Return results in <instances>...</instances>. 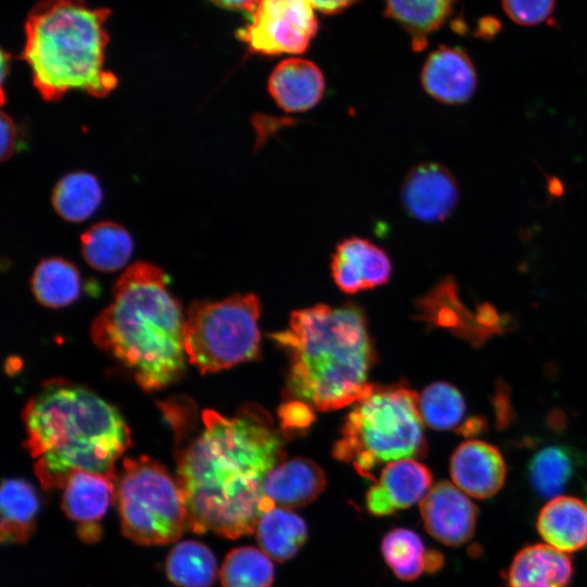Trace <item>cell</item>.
I'll return each instance as SVG.
<instances>
[{
	"mask_svg": "<svg viewBox=\"0 0 587 587\" xmlns=\"http://www.w3.org/2000/svg\"><path fill=\"white\" fill-rule=\"evenodd\" d=\"M285 460L284 439L261 409L233 417L205 410L202 428L177 457L188 528L235 539L254 533L274 505L264 495L266 474Z\"/></svg>",
	"mask_w": 587,
	"mask_h": 587,
	"instance_id": "6da1fadb",
	"label": "cell"
},
{
	"mask_svg": "<svg viewBox=\"0 0 587 587\" xmlns=\"http://www.w3.org/2000/svg\"><path fill=\"white\" fill-rule=\"evenodd\" d=\"M184 322L166 274L136 262L116 280L112 300L92 322L90 334L97 347L152 391L173 384L186 370Z\"/></svg>",
	"mask_w": 587,
	"mask_h": 587,
	"instance_id": "7a4b0ae2",
	"label": "cell"
},
{
	"mask_svg": "<svg viewBox=\"0 0 587 587\" xmlns=\"http://www.w3.org/2000/svg\"><path fill=\"white\" fill-rule=\"evenodd\" d=\"M26 448L46 489L63 488L77 470L116 476L115 463L130 446L123 416L89 389L51 382L25 407Z\"/></svg>",
	"mask_w": 587,
	"mask_h": 587,
	"instance_id": "3957f363",
	"label": "cell"
},
{
	"mask_svg": "<svg viewBox=\"0 0 587 587\" xmlns=\"http://www.w3.org/2000/svg\"><path fill=\"white\" fill-rule=\"evenodd\" d=\"M271 337L287 353V392L320 411L341 409L365 392L373 348L363 312L317 304L294 311Z\"/></svg>",
	"mask_w": 587,
	"mask_h": 587,
	"instance_id": "277c9868",
	"label": "cell"
},
{
	"mask_svg": "<svg viewBox=\"0 0 587 587\" xmlns=\"http://www.w3.org/2000/svg\"><path fill=\"white\" fill-rule=\"evenodd\" d=\"M110 10L85 0H38L25 22L21 58L29 65L33 84L46 101L68 90L102 98L117 85L104 68Z\"/></svg>",
	"mask_w": 587,
	"mask_h": 587,
	"instance_id": "5b68a950",
	"label": "cell"
},
{
	"mask_svg": "<svg viewBox=\"0 0 587 587\" xmlns=\"http://www.w3.org/2000/svg\"><path fill=\"white\" fill-rule=\"evenodd\" d=\"M422 422L413 390L370 385L349 412L333 455L367 477L382 463L425 453Z\"/></svg>",
	"mask_w": 587,
	"mask_h": 587,
	"instance_id": "8992f818",
	"label": "cell"
},
{
	"mask_svg": "<svg viewBox=\"0 0 587 587\" xmlns=\"http://www.w3.org/2000/svg\"><path fill=\"white\" fill-rule=\"evenodd\" d=\"M115 500L122 529L135 542L170 544L188 527L186 499L177 477L149 457L124 460Z\"/></svg>",
	"mask_w": 587,
	"mask_h": 587,
	"instance_id": "52a82bcc",
	"label": "cell"
},
{
	"mask_svg": "<svg viewBox=\"0 0 587 587\" xmlns=\"http://www.w3.org/2000/svg\"><path fill=\"white\" fill-rule=\"evenodd\" d=\"M259 316L260 301L253 294L193 302L184 322L188 362L207 374L255 359L261 338Z\"/></svg>",
	"mask_w": 587,
	"mask_h": 587,
	"instance_id": "ba28073f",
	"label": "cell"
},
{
	"mask_svg": "<svg viewBox=\"0 0 587 587\" xmlns=\"http://www.w3.org/2000/svg\"><path fill=\"white\" fill-rule=\"evenodd\" d=\"M310 0H259L237 37L253 54L303 53L317 30Z\"/></svg>",
	"mask_w": 587,
	"mask_h": 587,
	"instance_id": "9c48e42d",
	"label": "cell"
},
{
	"mask_svg": "<svg viewBox=\"0 0 587 587\" xmlns=\"http://www.w3.org/2000/svg\"><path fill=\"white\" fill-rule=\"evenodd\" d=\"M419 303L425 320L451 329L476 346L503 333L507 326L505 319L489 303L480 304L476 311L467 310L451 277L438 283Z\"/></svg>",
	"mask_w": 587,
	"mask_h": 587,
	"instance_id": "30bf717a",
	"label": "cell"
},
{
	"mask_svg": "<svg viewBox=\"0 0 587 587\" xmlns=\"http://www.w3.org/2000/svg\"><path fill=\"white\" fill-rule=\"evenodd\" d=\"M420 511L428 534L446 546H462L474 535L477 507L454 484L433 486L421 500Z\"/></svg>",
	"mask_w": 587,
	"mask_h": 587,
	"instance_id": "8fae6325",
	"label": "cell"
},
{
	"mask_svg": "<svg viewBox=\"0 0 587 587\" xmlns=\"http://www.w3.org/2000/svg\"><path fill=\"white\" fill-rule=\"evenodd\" d=\"M459 190L451 172L438 163H421L408 173L401 187L407 213L422 222H440L457 205Z\"/></svg>",
	"mask_w": 587,
	"mask_h": 587,
	"instance_id": "7c38bea8",
	"label": "cell"
},
{
	"mask_svg": "<svg viewBox=\"0 0 587 587\" xmlns=\"http://www.w3.org/2000/svg\"><path fill=\"white\" fill-rule=\"evenodd\" d=\"M430 471L413 459L388 463L366 492L369 512L375 516L390 515L421 501L430 489Z\"/></svg>",
	"mask_w": 587,
	"mask_h": 587,
	"instance_id": "4fadbf2b",
	"label": "cell"
},
{
	"mask_svg": "<svg viewBox=\"0 0 587 587\" xmlns=\"http://www.w3.org/2000/svg\"><path fill=\"white\" fill-rule=\"evenodd\" d=\"M330 270L341 291L355 294L387 283L391 262L388 254L369 239L349 237L337 245Z\"/></svg>",
	"mask_w": 587,
	"mask_h": 587,
	"instance_id": "5bb4252c",
	"label": "cell"
},
{
	"mask_svg": "<svg viewBox=\"0 0 587 587\" xmlns=\"http://www.w3.org/2000/svg\"><path fill=\"white\" fill-rule=\"evenodd\" d=\"M505 473L502 454L485 441H464L451 457L450 474L453 484L473 498L495 496L504 484Z\"/></svg>",
	"mask_w": 587,
	"mask_h": 587,
	"instance_id": "9a60e30c",
	"label": "cell"
},
{
	"mask_svg": "<svg viewBox=\"0 0 587 587\" xmlns=\"http://www.w3.org/2000/svg\"><path fill=\"white\" fill-rule=\"evenodd\" d=\"M117 476L88 471H74L63 486L62 507L70 519L79 525V535L96 539L98 521L115 499Z\"/></svg>",
	"mask_w": 587,
	"mask_h": 587,
	"instance_id": "2e32d148",
	"label": "cell"
},
{
	"mask_svg": "<svg viewBox=\"0 0 587 587\" xmlns=\"http://www.w3.org/2000/svg\"><path fill=\"white\" fill-rule=\"evenodd\" d=\"M421 83L434 99L447 104H459L472 97L477 78L474 65L463 50L442 46L426 59Z\"/></svg>",
	"mask_w": 587,
	"mask_h": 587,
	"instance_id": "e0dca14e",
	"label": "cell"
},
{
	"mask_svg": "<svg viewBox=\"0 0 587 587\" xmlns=\"http://www.w3.org/2000/svg\"><path fill=\"white\" fill-rule=\"evenodd\" d=\"M267 90L275 103L288 113L304 112L323 98L325 78L319 66L303 58H287L272 71Z\"/></svg>",
	"mask_w": 587,
	"mask_h": 587,
	"instance_id": "ac0fdd59",
	"label": "cell"
},
{
	"mask_svg": "<svg viewBox=\"0 0 587 587\" xmlns=\"http://www.w3.org/2000/svg\"><path fill=\"white\" fill-rule=\"evenodd\" d=\"M325 486V474L315 462L294 458L285 459L266 474L263 491L274 505L299 508L314 501Z\"/></svg>",
	"mask_w": 587,
	"mask_h": 587,
	"instance_id": "d6986e66",
	"label": "cell"
},
{
	"mask_svg": "<svg viewBox=\"0 0 587 587\" xmlns=\"http://www.w3.org/2000/svg\"><path fill=\"white\" fill-rule=\"evenodd\" d=\"M573 564L564 552L546 544L523 547L513 558L507 573L509 587H569Z\"/></svg>",
	"mask_w": 587,
	"mask_h": 587,
	"instance_id": "ffe728a7",
	"label": "cell"
},
{
	"mask_svg": "<svg viewBox=\"0 0 587 587\" xmlns=\"http://www.w3.org/2000/svg\"><path fill=\"white\" fill-rule=\"evenodd\" d=\"M536 528L541 538L562 552L587 547V502L573 496L550 499L539 511Z\"/></svg>",
	"mask_w": 587,
	"mask_h": 587,
	"instance_id": "44dd1931",
	"label": "cell"
},
{
	"mask_svg": "<svg viewBox=\"0 0 587 587\" xmlns=\"http://www.w3.org/2000/svg\"><path fill=\"white\" fill-rule=\"evenodd\" d=\"M382 554L392 573L408 582L423 573H435L444 565L439 551L428 549L420 535L402 527L391 529L383 537Z\"/></svg>",
	"mask_w": 587,
	"mask_h": 587,
	"instance_id": "7402d4cb",
	"label": "cell"
},
{
	"mask_svg": "<svg viewBox=\"0 0 587 587\" xmlns=\"http://www.w3.org/2000/svg\"><path fill=\"white\" fill-rule=\"evenodd\" d=\"M254 533L261 550L277 562L291 559L308 538V527L303 519L280 507L264 511L258 520Z\"/></svg>",
	"mask_w": 587,
	"mask_h": 587,
	"instance_id": "603a6c76",
	"label": "cell"
},
{
	"mask_svg": "<svg viewBox=\"0 0 587 587\" xmlns=\"http://www.w3.org/2000/svg\"><path fill=\"white\" fill-rule=\"evenodd\" d=\"M85 261L100 272L122 268L130 259L134 242L122 225L103 221L90 226L80 237Z\"/></svg>",
	"mask_w": 587,
	"mask_h": 587,
	"instance_id": "cb8c5ba5",
	"label": "cell"
},
{
	"mask_svg": "<svg viewBox=\"0 0 587 587\" xmlns=\"http://www.w3.org/2000/svg\"><path fill=\"white\" fill-rule=\"evenodd\" d=\"M454 0H385V14L409 34L414 51H422L429 35L449 16Z\"/></svg>",
	"mask_w": 587,
	"mask_h": 587,
	"instance_id": "d4e9b609",
	"label": "cell"
},
{
	"mask_svg": "<svg viewBox=\"0 0 587 587\" xmlns=\"http://www.w3.org/2000/svg\"><path fill=\"white\" fill-rule=\"evenodd\" d=\"M2 542H22L30 534L39 509L37 494L25 480H3L0 495Z\"/></svg>",
	"mask_w": 587,
	"mask_h": 587,
	"instance_id": "484cf974",
	"label": "cell"
},
{
	"mask_svg": "<svg viewBox=\"0 0 587 587\" xmlns=\"http://www.w3.org/2000/svg\"><path fill=\"white\" fill-rule=\"evenodd\" d=\"M32 290L36 299L45 307L54 309L66 307L79 296V272L65 259H43L34 271Z\"/></svg>",
	"mask_w": 587,
	"mask_h": 587,
	"instance_id": "4316f807",
	"label": "cell"
},
{
	"mask_svg": "<svg viewBox=\"0 0 587 587\" xmlns=\"http://www.w3.org/2000/svg\"><path fill=\"white\" fill-rule=\"evenodd\" d=\"M103 198L96 176L86 172H73L63 176L52 191V205L65 221L83 222L99 208Z\"/></svg>",
	"mask_w": 587,
	"mask_h": 587,
	"instance_id": "83f0119b",
	"label": "cell"
},
{
	"mask_svg": "<svg viewBox=\"0 0 587 587\" xmlns=\"http://www.w3.org/2000/svg\"><path fill=\"white\" fill-rule=\"evenodd\" d=\"M168 578L180 587H210L216 577V560L201 542L186 540L173 547L166 559Z\"/></svg>",
	"mask_w": 587,
	"mask_h": 587,
	"instance_id": "f1b7e54d",
	"label": "cell"
},
{
	"mask_svg": "<svg viewBox=\"0 0 587 587\" xmlns=\"http://www.w3.org/2000/svg\"><path fill=\"white\" fill-rule=\"evenodd\" d=\"M575 467L576 458L573 450L565 446H549L530 459L528 478L539 496L552 499L566 487Z\"/></svg>",
	"mask_w": 587,
	"mask_h": 587,
	"instance_id": "f546056e",
	"label": "cell"
},
{
	"mask_svg": "<svg viewBox=\"0 0 587 587\" xmlns=\"http://www.w3.org/2000/svg\"><path fill=\"white\" fill-rule=\"evenodd\" d=\"M220 577L223 587H271L274 566L263 550L239 547L226 555Z\"/></svg>",
	"mask_w": 587,
	"mask_h": 587,
	"instance_id": "4dcf8cb0",
	"label": "cell"
},
{
	"mask_svg": "<svg viewBox=\"0 0 587 587\" xmlns=\"http://www.w3.org/2000/svg\"><path fill=\"white\" fill-rule=\"evenodd\" d=\"M423 421L437 430H448L460 424L465 414L461 392L452 385L438 382L427 386L419 397Z\"/></svg>",
	"mask_w": 587,
	"mask_h": 587,
	"instance_id": "1f68e13d",
	"label": "cell"
},
{
	"mask_svg": "<svg viewBox=\"0 0 587 587\" xmlns=\"http://www.w3.org/2000/svg\"><path fill=\"white\" fill-rule=\"evenodd\" d=\"M555 0H502L505 14L521 25H536L546 21Z\"/></svg>",
	"mask_w": 587,
	"mask_h": 587,
	"instance_id": "d6a6232c",
	"label": "cell"
},
{
	"mask_svg": "<svg viewBox=\"0 0 587 587\" xmlns=\"http://www.w3.org/2000/svg\"><path fill=\"white\" fill-rule=\"evenodd\" d=\"M18 127L10 115L1 113V161L12 157L18 146Z\"/></svg>",
	"mask_w": 587,
	"mask_h": 587,
	"instance_id": "836d02e7",
	"label": "cell"
},
{
	"mask_svg": "<svg viewBox=\"0 0 587 587\" xmlns=\"http://www.w3.org/2000/svg\"><path fill=\"white\" fill-rule=\"evenodd\" d=\"M354 0H310L315 10L330 14L341 11Z\"/></svg>",
	"mask_w": 587,
	"mask_h": 587,
	"instance_id": "e575fe53",
	"label": "cell"
},
{
	"mask_svg": "<svg viewBox=\"0 0 587 587\" xmlns=\"http://www.w3.org/2000/svg\"><path fill=\"white\" fill-rule=\"evenodd\" d=\"M215 4L230 10H243L251 12L259 0H212Z\"/></svg>",
	"mask_w": 587,
	"mask_h": 587,
	"instance_id": "d590c367",
	"label": "cell"
},
{
	"mask_svg": "<svg viewBox=\"0 0 587 587\" xmlns=\"http://www.w3.org/2000/svg\"><path fill=\"white\" fill-rule=\"evenodd\" d=\"M9 59H10V55H8L3 50H2V57H1V82L2 84H4V78L8 74V71H9Z\"/></svg>",
	"mask_w": 587,
	"mask_h": 587,
	"instance_id": "8d00e7d4",
	"label": "cell"
}]
</instances>
